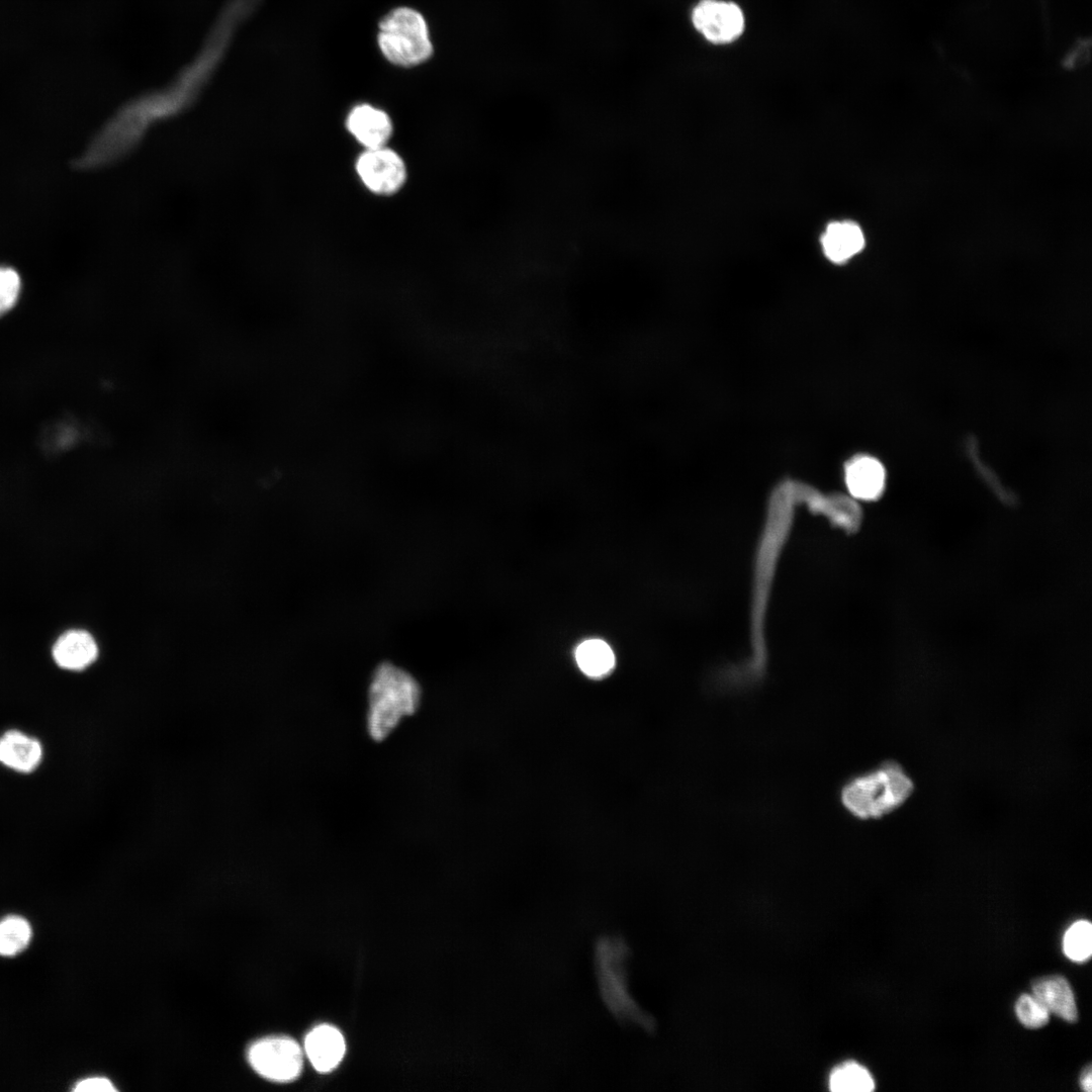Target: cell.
<instances>
[{
  "label": "cell",
  "instance_id": "ac0fdd59",
  "mask_svg": "<svg viewBox=\"0 0 1092 1092\" xmlns=\"http://www.w3.org/2000/svg\"><path fill=\"white\" fill-rule=\"evenodd\" d=\"M31 937L28 922L18 916H9L0 921V954L11 956L22 950Z\"/></svg>",
  "mask_w": 1092,
  "mask_h": 1092
},
{
  "label": "cell",
  "instance_id": "8992f818",
  "mask_svg": "<svg viewBox=\"0 0 1092 1092\" xmlns=\"http://www.w3.org/2000/svg\"><path fill=\"white\" fill-rule=\"evenodd\" d=\"M355 169L363 185L377 195L396 193L407 177L403 159L387 146L364 150Z\"/></svg>",
  "mask_w": 1092,
  "mask_h": 1092
},
{
  "label": "cell",
  "instance_id": "277c9868",
  "mask_svg": "<svg viewBox=\"0 0 1092 1092\" xmlns=\"http://www.w3.org/2000/svg\"><path fill=\"white\" fill-rule=\"evenodd\" d=\"M377 43L391 64L411 68L427 62L433 43L424 16L416 9L401 6L390 10L378 24Z\"/></svg>",
  "mask_w": 1092,
  "mask_h": 1092
},
{
  "label": "cell",
  "instance_id": "8fae6325",
  "mask_svg": "<svg viewBox=\"0 0 1092 1092\" xmlns=\"http://www.w3.org/2000/svg\"><path fill=\"white\" fill-rule=\"evenodd\" d=\"M304 1050L313 1068L321 1073H328L342 1061L346 1044L339 1029L322 1024L306 1035Z\"/></svg>",
  "mask_w": 1092,
  "mask_h": 1092
},
{
  "label": "cell",
  "instance_id": "ba28073f",
  "mask_svg": "<svg viewBox=\"0 0 1092 1092\" xmlns=\"http://www.w3.org/2000/svg\"><path fill=\"white\" fill-rule=\"evenodd\" d=\"M346 127L365 150L386 146L393 131L389 115L367 103L355 105L349 111Z\"/></svg>",
  "mask_w": 1092,
  "mask_h": 1092
},
{
  "label": "cell",
  "instance_id": "7a4b0ae2",
  "mask_svg": "<svg viewBox=\"0 0 1092 1092\" xmlns=\"http://www.w3.org/2000/svg\"><path fill=\"white\" fill-rule=\"evenodd\" d=\"M422 699L418 680L405 669L385 662L373 671L368 686L366 730L380 742L406 717L414 715Z\"/></svg>",
  "mask_w": 1092,
  "mask_h": 1092
},
{
  "label": "cell",
  "instance_id": "9a60e30c",
  "mask_svg": "<svg viewBox=\"0 0 1092 1092\" xmlns=\"http://www.w3.org/2000/svg\"><path fill=\"white\" fill-rule=\"evenodd\" d=\"M574 660L579 671L593 679L608 676L616 666L613 648L600 638H588L577 644Z\"/></svg>",
  "mask_w": 1092,
  "mask_h": 1092
},
{
  "label": "cell",
  "instance_id": "52a82bcc",
  "mask_svg": "<svg viewBox=\"0 0 1092 1092\" xmlns=\"http://www.w3.org/2000/svg\"><path fill=\"white\" fill-rule=\"evenodd\" d=\"M692 23L708 41L725 44L742 34L745 18L741 8L733 2L701 0L693 8Z\"/></svg>",
  "mask_w": 1092,
  "mask_h": 1092
},
{
  "label": "cell",
  "instance_id": "44dd1931",
  "mask_svg": "<svg viewBox=\"0 0 1092 1092\" xmlns=\"http://www.w3.org/2000/svg\"><path fill=\"white\" fill-rule=\"evenodd\" d=\"M74 1090L79 1091V1092H90V1091L112 1092V1091H116V1089L114 1088V1086L112 1085V1083L108 1079L101 1078V1077L88 1078V1079L82 1080L81 1082H79L77 1084V1086L75 1087Z\"/></svg>",
  "mask_w": 1092,
  "mask_h": 1092
},
{
  "label": "cell",
  "instance_id": "5b68a950",
  "mask_svg": "<svg viewBox=\"0 0 1092 1092\" xmlns=\"http://www.w3.org/2000/svg\"><path fill=\"white\" fill-rule=\"evenodd\" d=\"M248 1060L261 1076L275 1082L296 1079L302 1069V1052L296 1041L289 1037H267L254 1042L248 1051Z\"/></svg>",
  "mask_w": 1092,
  "mask_h": 1092
},
{
  "label": "cell",
  "instance_id": "e0dca14e",
  "mask_svg": "<svg viewBox=\"0 0 1092 1092\" xmlns=\"http://www.w3.org/2000/svg\"><path fill=\"white\" fill-rule=\"evenodd\" d=\"M1063 949L1071 961L1078 963L1087 961L1092 952L1091 923L1087 920L1074 922L1064 935Z\"/></svg>",
  "mask_w": 1092,
  "mask_h": 1092
},
{
  "label": "cell",
  "instance_id": "d6986e66",
  "mask_svg": "<svg viewBox=\"0 0 1092 1092\" xmlns=\"http://www.w3.org/2000/svg\"><path fill=\"white\" fill-rule=\"evenodd\" d=\"M1015 1013L1018 1020L1028 1028H1039L1045 1025L1050 1018L1048 1009L1029 994H1023L1018 998Z\"/></svg>",
  "mask_w": 1092,
  "mask_h": 1092
},
{
  "label": "cell",
  "instance_id": "4fadbf2b",
  "mask_svg": "<svg viewBox=\"0 0 1092 1092\" xmlns=\"http://www.w3.org/2000/svg\"><path fill=\"white\" fill-rule=\"evenodd\" d=\"M821 246L830 261L843 263L863 249L864 236L855 222L834 221L823 233Z\"/></svg>",
  "mask_w": 1092,
  "mask_h": 1092
},
{
  "label": "cell",
  "instance_id": "3957f363",
  "mask_svg": "<svg viewBox=\"0 0 1092 1092\" xmlns=\"http://www.w3.org/2000/svg\"><path fill=\"white\" fill-rule=\"evenodd\" d=\"M914 783L895 761L849 779L840 790V802L853 817L882 818L901 807L912 795Z\"/></svg>",
  "mask_w": 1092,
  "mask_h": 1092
},
{
  "label": "cell",
  "instance_id": "5bb4252c",
  "mask_svg": "<svg viewBox=\"0 0 1092 1092\" xmlns=\"http://www.w3.org/2000/svg\"><path fill=\"white\" fill-rule=\"evenodd\" d=\"M40 743L22 732L7 731L0 737V762L20 772L32 771L40 762Z\"/></svg>",
  "mask_w": 1092,
  "mask_h": 1092
},
{
  "label": "cell",
  "instance_id": "2e32d148",
  "mask_svg": "<svg viewBox=\"0 0 1092 1092\" xmlns=\"http://www.w3.org/2000/svg\"><path fill=\"white\" fill-rule=\"evenodd\" d=\"M829 1088L836 1092H870L875 1089V1081L864 1067L846 1062L831 1072Z\"/></svg>",
  "mask_w": 1092,
  "mask_h": 1092
},
{
  "label": "cell",
  "instance_id": "6da1fadb",
  "mask_svg": "<svg viewBox=\"0 0 1092 1092\" xmlns=\"http://www.w3.org/2000/svg\"><path fill=\"white\" fill-rule=\"evenodd\" d=\"M223 49L208 39L200 58L169 85L122 105L73 161V167L89 171L110 166L130 154L153 127L184 112L206 84Z\"/></svg>",
  "mask_w": 1092,
  "mask_h": 1092
},
{
  "label": "cell",
  "instance_id": "7402d4cb",
  "mask_svg": "<svg viewBox=\"0 0 1092 1092\" xmlns=\"http://www.w3.org/2000/svg\"><path fill=\"white\" fill-rule=\"evenodd\" d=\"M1080 1084H1081V1088L1083 1090H1085L1087 1092H1091V1090H1092L1091 1066H1088V1067H1086L1084 1069V1071H1083V1073L1081 1075V1078H1080Z\"/></svg>",
  "mask_w": 1092,
  "mask_h": 1092
},
{
  "label": "cell",
  "instance_id": "7c38bea8",
  "mask_svg": "<svg viewBox=\"0 0 1092 1092\" xmlns=\"http://www.w3.org/2000/svg\"><path fill=\"white\" fill-rule=\"evenodd\" d=\"M1032 995L1050 1013L1068 1022H1075L1078 1010L1074 992L1068 981L1061 976L1040 978L1032 984Z\"/></svg>",
  "mask_w": 1092,
  "mask_h": 1092
},
{
  "label": "cell",
  "instance_id": "ffe728a7",
  "mask_svg": "<svg viewBox=\"0 0 1092 1092\" xmlns=\"http://www.w3.org/2000/svg\"><path fill=\"white\" fill-rule=\"evenodd\" d=\"M20 290L21 279L17 271L8 266H0V316L15 306Z\"/></svg>",
  "mask_w": 1092,
  "mask_h": 1092
},
{
  "label": "cell",
  "instance_id": "9c48e42d",
  "mask_svg": "<svg viewBox=\"0 0 1092 1092\" xmlns=\"http://www.w3.org/2000/svg\"><path fill=\"white\" fill-rule=\"evenodd\" d=\"M844 479L851 496L861 500H875L884 491L886 471L877 458L856 455L846 462Z\"/></svg>",
  "mask_w": 1092,
  "mask_h": 1092
},
{
  "label": "cell",
  "instance_id": "30bf717a",
  "mask_svg": "<svg viewBox=\"0 0 1092 1092\" xmlns=\"http://www.w3.org/2000/svg\"><path fill=\"white\" fill-rule=\"evenodd\" d=\"M52 656L58 666L71 671L89 667L98 657V645L87 631L73 629L63 633L52 648Z\"/></svg>",
  "mask_w": 1092,
  "mask_h": 1092
}]
</instances>
